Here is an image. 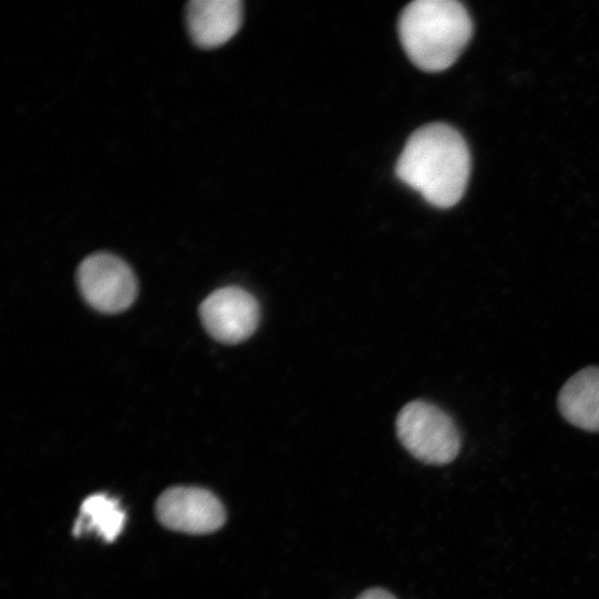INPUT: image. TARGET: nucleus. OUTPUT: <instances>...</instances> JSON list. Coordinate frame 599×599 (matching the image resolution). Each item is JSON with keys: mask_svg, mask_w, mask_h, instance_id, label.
Here are the masks:
<instances>
[{"mask_svg": "<svg viewBox=\"0 0 599 599\" xmlns=\"http://www.w3.org/2000/svg\"><path fill=\"white\" fill-rule=\"evenodd\" d=\"M397 177L432 205L447 209L463 197L470 173V155L460 133L445 123L416 130L398 158Z\"/></svg>", "mask_w": 599, "mask_h": 599, "instance_id": "obj_1", "label": "nucleus"}, {"mask_svg": "<svg viewBox=\"0 0 599 599\" xmlns=\"http://www.w3.org/2000/svg\"><path fill=\"white\" fill-rule=\"evenodd\" d=\"M402 45L419 69L438 72L460 55L473 33L465 7L455 0H415L402 11L398 22Z\"/></svg>", "mask_w": 599, "mask_h": 599, "instance_id": "obj_2", "label": "nucleus"}, {"mask_svg": "<svg viewBox=\"0 0 599 599\" xmlns=\"http://www.w3.org/2000/svg\"><path fill=\"white\" fill-rule=\"evenodd\" d=\"M396 433L408 453L425 464H449L460 449L455 422L446 412L427 402L415 400L405 405L396 419Z\"/></svg>", "mask_w": 599, "mask_h": 599, "instance_id": "obj_3", "label": "nucleus"}, {"mask_svg": "<svg viewBox=\"0 0 599 599\" xmlns=\"http://www.w3.org/2000/svg\"><path fill=\"white\" fill-rule=\"evenodd\" d=\"M77 282L84 301L106 314L125 311L138 294L131 267L110 253L99 252L85 257L78 267Z\"/></svg>", "mask_w": 599, "mask_h": 599, "instance_id": "obj_4", "label": "nucleus"}, {"mask_svg": "<svg viewBox=\"0 0 599 599\" xmlns=\"http://www.w3.org/2000/svg\"><path fill=\"white\" fill-rule=\"evenodd\" d=\"M158 520L167 529L185 534H210L226 518L219 498L210 490L177 486L163 491L155 502Z\"/></svg>", "mask_w": 599, "mask_h": 599, "instance_id": "obj_5", "label": "nucleus"}, {"mask_svg": "<svg viewBox=\"0 0 599 599\" xmlns=\"http://www.w3.org/2000/svg\"><path fill=\"white\" fill-rule=\"evenodd\" d=\"M199 313L206 332L224 344H237L248 338L260 319L257 301L237 286L212 292L200 305Z\"/></svg>", "mask_w": 599, "mask_h": 599, "instance_id": "obj_6", "label": "nucleus"}, {"mask_svg": "<svg viewBox=\"0 0 599 599\" xmlns=\"http://www.w3.org/2000/svg\"><path fill=\"white\" fill-rule=\"evenodd\" d=\"M185 21L192 41L212 49L227 42L242 21L238 0H192L185 8Z\"/></svg>", "mask_w": 599, "mask_h": 599, "instance_id": "obj_7", "label": "nucleus"}, {"mask_svg": "<svg viewBox=\"0 0 599 599\" xmlns=\"http://www.w3.org/2000/svg\"><path fill=\"white\" fill-rule=\"evenodd\" d=\"M558 408L571 425L599 432V367L589 366L572 375L559 392Z\"/></svg>", "mask_w": 599, "mask_h": 599, "instance_id": "obj_8", "label": "nucleus"}, {"mask_svg": "<svg viewBox=\"0 0 599 599\" xmlns=\"http://www.w3.org/2000/svg\"><path fill=\"white\" fill-rule=\"evenodd\" d=\"M124 524L125 511L119 500L99 493L82 501L72 532L77 537L94 532L104 541L112 542L122 532Z\"/></svg>", "mask_w": 599, "mask_h": 599, "instance_id": "obj_9", "label": "nucleus"}, {"mask_svg": "<svg viewBox=\"0 0 599 599\" xmlns=\"http://www.w3.org/2000/svg\"><path fill=\"white\" fill-rule=\"evenodd\" d=\"M356 599H396V597L387 590L373 588L362 592Z\"/></svg>", "mask_w": 599, "mask_h": 599, "instance_id": "obj_10", "label": "nucleus"}]
</instances>
